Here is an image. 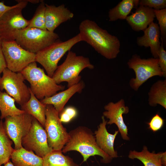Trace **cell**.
Returning a JSON list of instances; mask_svg holds the SVG:
<instances>
[{"label":"cell","instance_id":"obj_1","mask_svg":"<svg viewBox=\"0 0 166 166\" xmlns=\"http://www.w3.org/2000/svg\"><path fill=\"white\" fill-rule=\"evenodd\" d=\"M79 30L82 41L87 42L107 59L116 58L120 52L121 43L116 36L99 27L94 21L88 19L81 22Z\"/></svg>","mask_w":166,"mask_h":166},{"label":"cell","instance_id":"obj_2","mask_svg":"<svg viewBox=\"0 0 166 166\" xmlns=\"http://www.w3.org/2000/svg\"><path fill=\"white\" fill-rule=\"evenodd\" d=\"M68 141L62 150L64 153L75 151L79 152L86 162L91 156H101V161L104 164L110 163L113 158L102 151L97 145L94 134L89 128L79 126L69 132Z\"/></svg>","mask_w":166,"mask_h":166},{"label":"cell","instance_id":"obj_3","mask_svg":"<svg viewBox=\"0 0 166 166\" xmlns=\"http://www.w3.org/2000/svg\"><path fill=\"white\" fill-rule=\"evenodd\" d=\"M21 73L25 80L29 82L30 91L40 100L51 97L65 88V86L56 84L43 69L38 67L36 61L30 63Z\"/></svg>","mask_w":166,"mask_h":166},{"label":"cell","instance_id":"obj_4","mask_svg":"<svg viewBox=\"0 0 166 166\" xmlns=\"http://www.w3.org/2000/svg\"><path fill=\"white\" fill-rule=\"evenodd\" d=\"M86 68L89 69L94 68L89 58L77 55L70 50L64 62L58 66L52 78L58 85L63 82H67L68 88L81 81V77L79 74Z\"/></svg>","mask_w":166,"mask_h":166},{"label":"cell","instance_id":"obj_5","mask_svg":"<svg viewBox=\"0 0 166 166\" xmlns=\"http://www.w3.org/2000/svg\"><path fill=\"white\" fill-rule=\"evenodd\" d=\"M15 40L22 48L37 53L60 40L54 32L34 28H27L17 31Z\"/></svg>","mask_w":166,"mask_h":166},{"label":"cell","instance_id":"obj_6","mask_svg":"<svg viewBox=\"0 0 166 166\" xmlns=\"http://www.w3.org/2000/svg\"><path fill=\"white\" fill-rule=\"evenodd\" d=\"M81 41L79 33L66 41L59 40L36 53L35 61L40 64L47 75L52 77L60 59L74 45Z\"/></svg>","mask_w":166,"mask_h":166},{"label":"cell","instance_id":"obj_7","mask_svg":"<svg viewBox=\"0 0 166 166\" xmlns=\"http://www.w3.org/2000/svg\"><path fill=\"white\" fill-rule=\"evenodd\" d=\"M15 6L6 11L0 18V37L2 41H14L15 33L26 28L29 20L23 16L22 10L28 2L25 0L16 1Z\"/></svg>","mask_w":166,"mask_h":166},{"label":"cell","instance_id":"obj_8","mask_svg":"<svg viewBox=\"0 0 166 166\" xmlns=\"http://www.w3.org/2000/svg\"><path fill=\"white\" fill-rule=\"evenodd\" d=\"M46 131L49 146L53 150L62 151L69 139V132L62 125L59 114L51 105H46Z\"/></svg>","mask_w":166,"mask_h":166},{"label":"cell","instance_id":"obj_9","mask_svg":"<svg viewBox=\"0 0 166 166\" xmlns=\"http://www.w3.org/2000/svg\"><path fill=\"white\" fill-rule=\"evenodd\" d=\"M127 64L135 74V77L132 78L129 82L130 87L135 91H137L150 78L156 76H164L159 66L158 58L141 59L135 54L132 56Z\"/></svg>","mask_w":166,"mask_h":166},{"label":"cell","instance_id":"obj_10","mask_svg":"<svg viewBox=\"0 0 166 166\" xmlns=\"http://www.w3.org/2000/svg\"><path fill=\"white\" fill-rule=\"evenodd\" d=\"M0 78V90H5L21 106L27 102L30 97V91L24 83L21 72H13L6 68Z\"/></svg>","mask_w":166,"mask_h":166},{"label":"cell","instance_id":"obj_11","mask_svg":"<svg viewBox=\"0 0 166 166\" xmlns=\"http://www.w3.org/2000/svg\"><path fill=\"white\" fill-rule=\"evenodd\" d=\"M2 49L6 68L21 72L30 63L35 61L36 54L23 49L14 41H2Z\"/></svg>","mask_w":166,"mask_h":166},{"label":"cell","instance_id":"obj_12","mask_svg":"<svg viewBox=\"0 0 166 166\" xmlns=\"http://www.w3.org/2000/svg\"><path fill=\"white\" fill-rule=\"evenodd\" d=\"M22 147L26 150L34 152L43 158L53 151L48 145L46 131L35 118H33L31 127L22 139Z\"/></svg>","mask_w":166,"mask_h":166},{"label":"cell","instance_id":"obj_13","mask_svg":"<svg viewBox=\"0 0 166 166\" xmlns=\"http://www.w3.org/2000/svg\"><path fill=\"white\" fill-rule=\"evenodd\" d=\"M33 117L25 112L20 115L8 116L3 123L5 132L14 142L15 149L23 147L22 139L29 131Z\"/></svg>","mask_w":166,"mask_h":166},{"label":"cell","instance_id":"obj_14","mask_svg":"<svg viewBox=\"0 0 166 166\" xmlns=\"http://www.w3.org/2000/svg\"><path fill=\"white\" fill-rule=\"evenodd\" d=\"M104 108L105 111L103 112V116L109 120L107 124H115L122 139L126 141L129 140L128 129L123 117V114H126L129 112V109L128 107L125 106L124 100L122 99L115 103L110 102L105 106Z\"/></svg>","mask_w":166,"mask_h":166},{"label":"cell","instance_id":"obj_15","mask_svg":"<svg viewBox=\"0 0 166 166\" xmlns=\"http://www.w3.org/2000/svg\"><path fill=\"white\" fill-rule=\"evenodd\" d=\"M101 119L102 122L94 133L96 143L100 149L106 154L113 158H117L118 152L114 149V143L119 131H115L113 134L109 133L106 127L107 121L103 116L101 117Z\"/></svg>","mask_w":166,"mask_h":166},{"label":"cell","instance_id":"obj_16","mask_svg":"<svg viewBox=\"0 0 166 166\" xmlns=\"http://www.w3.org/2000/svg\"><path fill=\"white\" fill-rule=\"evenodd\" d=\"M45 26L47 30L54 32L62 23L70 20L73 14L64 4L58 6L45 4Z\"/></svg>","mask_w":166,"mask_h":166},{"label":"cell","instance_id":"obj_17","mask_svg":"<svg viewBox=\"0 0 166 166\" xmlns=\"http://www.w3.org/2000/svg\"><path fill=\"white\" fill-rule=\"evenodd\" d=\"M144 35L137 38V44L140 46L150 47L151 53L154 58H158L160 47V34L158 24L152 22L144 31Z\"/></svg>","mask_w":166,"mask_h":166},{"label":"cell","instance_id":"obj_18","mask_svg":"<svg viewBox=\"0 0 166 166\" xmlns=\"http://www.w3.org/2000/svg\"><path fill=\"white\" fill-rule=\"evenodd\" d=\"M155 17L153 9L140 6L136 8L135 13L128 16L125 19L135 31H144L153 22Z\"/></svg>","mask_w":166,"mask_h":166},{"label":"cell","instance_id":"obj_19","mask_svg":"<svg viewBox=\"0 0 166 166\" xmlns=\"http://www.w3.org/2000/svg\"><path fill=\"white\" fill-rule=\"evenodd\" d=\"M85 86L84 82L81 81L68 89L53 95L40 100L43 104L52 105L59 114L64 109L69 100L76 93H81Z\"/></svg>","mask_w":166,"mask_h":166},{"label":"cell","instance_id":"obj_20","mask_svg":"<svg viewBox=\"0 0 166 166\" xmlns=\"http://www.w3.org/2000/svg\"><path fill=\"white\" fill-rule=\"evenodd\" d=\"M10 159L14 166H43V158L23 147L14 149Z\"/></svg>","mask_w":166,"mask_h":166},{"label":"cell","instance_id":"obj_21","mask_svg":"<svg viewBox=\"0 0 166 166\" xmlns=\"http://www.w3.org/2000/svg\"><path fill=\"white\" fill-rule=\"evenodd\" d=\"M30 91V98L21 106V109L36 119L45 128L46 105L42 103Z\"/></svg>","mask_w":166,"mask_h":166},{"label":"cell","instance_id":"obj_22","mask_svg":"<svg viewBox=\"0 0 166 166\" xmlns=\"http://www.w3.org/2000/svg\"><path fill=\"white\" fill-rule=\"evenodd\" d=\"M162 152L156 153L150 152L148 147L144 145L142 151L138 152L135 150H130L128 157L130 159H137L140 160L144 166H162L160 162Z\"/></svg>","mask_w":166,"mask_h":166},{"label":"cell","instance_id":"obj_23","mask_svg":"<svg viewBox=\"0 0 166 166\" xmlns=\"http://www.w3.org/2000/svg\"><path fill=\"white\" fill-rule=\"evenodd\" d=\"M139 2L138 0H122L116 6L109 10L108 12L109 21H115L118 19H125L132 9L137 7Z\"/></svg>","mask_w":166,"mask_h":166},{"label":"cell","instance_id":"obj_24","mask_svg":"<svg viewBox=\"0 0 166 166\" xmlns=\"http://www.w3.org/2000/svg\"><path fill=\"white\" fill-rule=\"evenodd\" d=\"M148 103L152 106L160 105L166 109V80H159L151 87L148 93Z\"/></svg>","mask_w":166,"mask_h":166},{"label":"cell","instance_id":"obj_25","mask_svg":"<svg viewBox=\"0 0 166 166\" xmlns=\"http://www.w3.org/2000/svg\"><path fill=\"white\" fill-rule=\"evenodd\" d=\"M14 99L6 92L0 90V119L22 114L25 112L16 106Z\"/></svg>","mask_w":166,"mask_h":166},{"label":"cell","instance_id":"obj_26","mask_svg":"<svg viewBox=\"0 0 166 166\" xmlns=\"http://www.w3.org/2000/svg\"><path fill=\"white\" fill-rule=\"evenodd\" d=\"M43 159V166H79L70 157L63 155L62 151L53 150Z\"/></svg>","mask_w":166,"mask_h":166},{"label":"cell","instance_id":"obj_27","mask_svg":"<svg viewBox=\"0 0 166 166\" xmlns=\"http://www.w3.org/2000/svg\"><path fill=\"white\" fill-rule=\"evenodd\" d=\"M13 143L5 132L2 120H0V166L10 160L14 150L12 147Z\"/></svg>","mask_w":166,"mask_h":166},{"label":"cell","instance_id":"obj_28","mask_svg":"<svg viewBox=\"0 0 166 166\" xmlns=\"http://www.w3.org/2000/svg\"><path fill=\"white\" fill-rule=\"evenodd\" d=\"M40 2L33 18L29 20L27 27L47 30L45 26V4L43 0H40Z\"/></svg>","mask_w":166,"mask_h":166},{"label":"cell","instance_id":"obj_29","mask_svg":"<svg viewBox=\"0 0 166 166\" xmlns=\"http://www.w3.org/2000/svg\"><path fill=\"white\" fill-rule=\"evenodd\" d=\"M155 17L158 21L161 34V39L163 43L166 44V9L160 10H154Z\"/></svg>","mask_w":166,"mask_h":166},{"label":"cell","instance_id":"obj_30","mask_svg":"<svg viewBox=\"0 0 166 166\" xmlns=\"http://www.w3.org/2000/svg\"><path fill=\"white\" fill-rule=\"evenodd\" d=\"M139 5L146 6L155 10L166 9V0H141Z\"/></svg>","mask_w":166,"mask_h":166},{"label":"cell","instance_id":"obj_31","mask_svg":"<svg viewBox=\"0 0 166 166\" xmlns=\"http://www.w3.org/2000/svg\"><path fill=\"white\" fill-rule=\"evenodd\" d=\"M164 120L158 113L153 116L147 123L149 128L154 132L160 130L163 127Z\"/></svg>","mask_w":166,"mask_h":166},{"label":"cell","instance_id":"obj_32","mask_svg":"<svg viewBox=\"0 0 166 166\" xmlns=\"http://www.w3.org/2000/svg\"><path fill=\"white\" fill-rule=\"evenodd\" d=\"M160 47L159 49L158 59L159 65L164 77L166 76V51L164 49L163 40L161 39Z\"/></svg>","mask_w":166,"mask_h":166},{"label":"cell","instance_id":"obj_33","mask_svg":"<svg viewBox=\"0 0 166 166\" xmlns=\"http://www.w3.org/2000/svg\"><path fill=\"white\" fill-rule=\"evenodd\" d=\"M2 40L0 37V78L1 73L4 69L6 68V62L2 51Z\"/></svg>","mask_w":166,"mask_h":166},{"label":"cell","instance_id":"obj_34","mask_svg":"<svg viewBox=\"0 0 166 166\" xmlns=\"http://www.w3.org/2000/svg\"><path fill=\"white\" fill-rule=\"evenodd\" d=\"M69 116L71 119L75 117L77 115V112L75 108L72 106H69L63 109L62 110Z\"/></svg>","mask_w":166,"mask_h":166},{"label":"cell","instance_id":"obj_35","mask_svg":"<svg viewBox=\"0 0 166 166\" xmlns=\"http://www.w3.org/2000/svg\"><path fill=\"white\" fill-rule=\"evenodd\" d=\"M15 6V5L11 6H6L3 2H0V18L6 11Z\"/></svg>","mask_w":166,"mask_h":166},{"label":"cell","instance_id":"obj_36","mask_svg":"<svg viewBox=\"0 0 166 166\" xmlns=\"http://www.w3.org/2000/svg\"><path fill=\"white\" fill-rule=\"evenodd\" d=\"M161 163L162 166H166V152H162L160 157Z\"/></svg>","mask_w":166,"mask_h":166},{"label":"cell","instance_id":"obj_37","mask_svg":"<svg viewBox=\"0 0 166 166\" xmlns=\"http://www.w3.org/2000/svg\"><path fill=\"white\" fill-rule=\"evenodd\" d=\"M4 166H14L10 160L4 164Z\"/></svg>","mask_w":166,"mask_h":166},{"label":"cell","instance_id":"obj_38","mask_svg":"<svg viewBox=\"0 0 166 166\" xmlns=\"http://www.w3.org/2000/svg\"></svg>","mask_w":166,"mask_h":166}]
</instances>
